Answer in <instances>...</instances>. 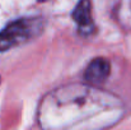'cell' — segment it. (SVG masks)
Masks as SVG:
<instances>
[{"label": "cell", "instance_id": "obj_1", "mask_svg": "<svg viewBox=\"0 0 131 130\" xmlns=\"http://www.w3.org/2000/svg\"><path fill=\"white\" fill-rule=\"evenodd\" d=\"M43 29L42 18H20L9 23L0 32V52L24 45Z\"/></svg>", "mask_w": 131, "mask_h": 130}, {"label": "cell", "instance_id": "obj_3", "mask_svg": "<svg viewBox=\"0 0 131 130\" xmlns=\"http://www.w3.org/2000/svg\"><path fill=\"white\" fill-rule=\"evenodd\" d=\"M74 22L80 28H87L92 24V3L90 0H79L71 13Z\"/></svg>", "mask_w": 131, "mask_h": 130}, {"label": "cell", "instance_id": "obj_2", "mask_svg": "<svg viewBox=\"0 0 131 130\" xmlns=\"http://www.w3.org/2000/svg\"><path fill=\"white\" fill-rule=\"evenodd\" d=\"M110 73H111L110 63L106 59L98 57V59H94L89 63V65L85 69L84 78L88 83L99 84V83H103L108 78Z\"/></svg>", "mask_w": 131, "mask_h": 130}, {"label": "cell", "instance_id": "obj_4", "mask_svg": "<svg viewBox=\"0 0 131 130\" xmlns=\"http://www.w3.org/2000/svg\"><path fill=\"white\" fill-rule=\"evenodd\" d=\"M38 1H47V0H38Z\"/></svg>", "mask_w": 131, "mask_h": 130}]
</instances>
